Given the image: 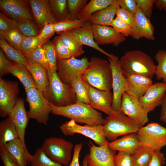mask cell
<instances>
[{
  "label": "cell",
  "instance_id": "obj_13",
  "mask_svg": "<svg viewBox=\"0 0 166 166\" xmlns=\"http://www.w3.org/2000/svg\"><path fill=\"white\" fill-rule=\"evenodd\" d=\"M18 84L0 78V115L2 117H8L18 98Z\"/></svg>",
  "mask_w": 166,
  "mask_h": 166
},
{
  "label": "cell",
  "instance_id": "obj_27",
  "mask_svg": "<svg viewBox=\"0 0 166 166\" xmlns=\"http://www.w3.org/2000/svg\"><path fill=\"white\" fill-rule=\"evenodd\" d=\"M120 7L116 0L113 4L93 14L89 18V22L92 25L110 26Z\"/></svg>",
  "mask_w": 166,
  "mask_h": 166
},
{
  "label": "cell",
  "instance_id": "obj_35",
  "mask_svg": "<svg viewBox=\"0 0 166 166\" xmlns=\"http://www.w3.org/2000/svg\"><path fill=\"white\" fill-rule=\"evenodd\" d=\"M154 58L157 63L155 73L156 79L158 80H162L163 82L166 83V50H158Z\"/></svg>",
  "mask_w": 166,
  "mask_h": 166
},
{
  "label": "cell",
  "instance_id": "obj_59",
  "mask_svg": "<svg viewBox=\"0 0 166 166\" xmlns=\"http://www.w3.org/2000/svg\"><path fill=\"white\" fill-rule=\"evenodd\" d=\"M81 166H88L87 160L85 157L82 161Z\"/></svg>",
  "mask_w": 166,
  "mask_h": 166
},
{
  "label": "cell",
  "instance_id": "obj_25",
  "mask_svg": "<svg viewBox=\"0 0 166 166\" xmlns=\"http://www.w3.org/2000/svg\"><path fill=\"white\" fill-rule=\"evenodd\" d=\"M26 66L31 75L37 89L45 97L49 85L47 69L37 63L29 62Z\"/></svg>",
  "mask_w": 166,
  "mask_h": 166
},
{
  "label": "cell",
  "instance_id": "obj_41",
  "mask_svg": "<svg viewBox=\"0 0 166 166\" xmlns=\"http://www.w3.org/2000/svg\"><path fill=\"white\" fill-rule=\"evenodd\" d=\"M85 22L78 19H66L57 21L54 23L55 32L57 34L69 31L82 26Z\"/></svg>",
  "mask_w": 166,
  "mask_h": 166
},
{
  "label": "cell",
  "instance_id": "obj_26",
  "mask_svg": "<svg viewBox=\"0 0 166 166\" xmlns=\"http://www.w3.org/2000/svg\"><path fill=\"white\" fill-rule=\"evenodd\" d=\"M2 146L20 166H27L29 164V159L32 155L29 153L26 147L19 138Z\"/></svg>",
  "mask_w": 166,
  "mask_h": 166
},
{
  "label": "cell",
  "instance_id": "obj_36",
  "mask_svg": "<svg viewBox=\"0 0 166 166\" xmlns=\"http://www.w3.org/2000/svg\"><path fill=\"white\" fill-rule=\"evenodd\" d=\"M49 2L54 17L57 21L67 19V0H49Z\"/></svg>",
  "mask_w": 166,
  "mask_h": 166
},
{
  "label": "cell",
  "instance_id": "obj_44",
  "mask_svg": "<svg viewBox=\"0 0 166 166\" xmlns=\"http://www.w3.org/2000/svg\"><path fill=\"white\" fill-rule=\"evenodd\" d=\"M57 60H62L74 57L69 50L62 43L58 36L55 37L52 41Z\"/></svg>",
  "mask_w": 166,
  "mask_h": 166
},
{
  "label": "cell",
  "instance_id": "obj_33",
  "mask_svg": "<svg viewBox=\"0 0 166 166\" xmlns=\"http://www.w3.org/2000/svg\"><path fill=\"white\" fill-rule=\"evenodd\" d=\"M0 47L6 56L14 62L25 65L29 63L21 52L11 46L1 37H0Z\"/></svg>",
  "mask_w": 166,
  "mask_h": 166
},
{
  "label": "cell",
  "instance_id": "obj_16",
  "mask_svg": "<svg viewBox=\"0 0 166 166\" xmlns=\"http://www.w3.org/2000/svg\"><path fill=\"white\" fill-rule=\"evenodd\" d=\"M166 94V83L157 82L152 84L148 87L139 101L148 113L161 105Z\"/></svg>",
  "mask_w": 166,
  "mask_h": 166
},
{
  "label": "cell",
  "instance_id": "obj_55",
  "mask_svg": "<svg viewBox=\"0 0 166 166\" xmlns=\"http://www.w3.org/2000/svg\"><path fill=\"white\" fill-rule=\"evenodd\" d=\"M120 7L134 14L138 7L136 0H117Z\"/></svg>",
  "mask_w": 166,
  "mask_h": 166
},
{
  "label": "cell",
  "instance_id": "obj_40",
  "mask_svg": "<svg viewBox=\"0 0 166 166\" xmlns=\"http://www.w3.org/2000/svg\"><path fill=\"white\" fill-rule=\"evenodd\" d=\"M24 55L29 62L40 64L47 69L49 68V63L42 46L39 47Z\"/></svg>",
  "mask_w": 166,
  "mask_h": 166
},
{
  "label": "cell",
  "instance_id": "obj_54",
  "mask_svg": "<svg viewBox=\"0 0 166 166\" xmlns=\"http://www.w3.org/2000/svg\"><path fill=\"white\" fill-rule=\"evenodd\" d=\"M54 23H46L40 32L38 36L42 39L49 40L55 32Z\"/></svg>",
  "mask_w": 166,
  "mask_h": 166
},
{
  "label": "cell",
  "instance_id": "obj_24",
  "mask_svg": "<svg viewBox=\"0 0 166 166\" xmlns=\"http://www.w3.org/2000/svg\"><path fill=\"white\" fill-rule=\"evenodd\" d=\"M108 146L111 150L122 152L131 155L140 146L136 133L128 134L121 137L108 142Z\"/></svg>",
  "mask_w": 166,
  "mask_h": 166
},
{
  "label": "cell",
  "instance_id": "obj_15",
  "mask_svg": "<svg viewBox=\"0 0 166 166\" xmlns=\"http://www.w3.org/2000/svg\"><path fill=\"white\" fill-rule=\"evenodd\" d=\"M108 142L103 145L97 146L89 142V152L85 156L88 166H115L116 151L109 147Z\"/></svg>",
  "mask_w": 166,
  "mask_h": 166
},
{
  "label": "cell",
  "instance_id": "obj_19",
  "mask_svg": "<svg viewBox=\"0 0 166 166\" xmlns=\"http://www.w3.org/2000/svg\"><path fill=\"white\" fill-rule=\"evenodd\" d=\"M8 117L14 125L18 132L19 138L26 147L25 135L29 119L23 99L18 98Z\"/></svg>",
  "mask_w": 166,
  "mask_h": 166
},
{
  "label": "cell",
  "instance_id": "obj_22",
  "mask_svg": "<svg viewBox=\"0 0 166 166\" xmlns=\"http://www.w3.org/2000/svg\"><path fill=\"white\" fill-rule=\"evenodd\" d=\"M136 25L132 28L131 37L136 40L144 38L154 40V27L148 18L138 7L135 14Z\"/></svg>",
  "mask_w": 166,
  "mask_h": 166
},
{
  "label": "cell",
  "instance_id": "obj_11",
  "mask_svg": "<svg viewBox=\"0 0 166 166\" xmlns=\"http://www.w3.org/2000/svg\"><path fill=\"white\" fill-rule=\"evenodd\" d=\"M89 64L88 59L86 57L77 59L72 57L67 59L57 60V73L63 83L70 84L74 78L82 76Z\"/></svg>",
  "mask_w": 166,
  "mask_h": 166
},
{
  "label": "cell",
  "instance_id": "obj_23",
  "mask_svg": "<svg viewBox=\"0 0 166 166\" xmlns=\"http://www.w3.org/2000/svg\"><path fill=\"white\" fill-rule=\"evenodd\" d=\"M126 78L127 85L125 92L139 99L153 84L152 79L142 75L131 74Z\"/></svg>",
  "mask_w": 166,
  "mask_h": 166
},
{
  "label": "cell",
  "instance_id": "obj_56",
  "mask_svg": "<svg viewBox=\"0 0 166 166\" xmlns=\"http://www.w3.org/2000/svg\"><path fill=\"white\" fill-rule=\"evenodd\" d=\"M82 146V143L77 144L75 145L71 160L67 166H80L79 162V158Z\"/></svg>",
  "mask_w": 166,
  "mask_h": 166
},
{
  "label": "cell",
  "instance_id": "obj_52",
  "mask_svg": "<svg viewBox=\"0 0 166 166\" xmlns=\"http://www.w3.org/2000/svg\"><path fill=\"white\" fill-rule=\"evenodd\" d=\"M0 156L4 166H20L2 146H0Z\"/></svg>",
  "mask_w": 166,
  "mask_h": 166
},
{
  "label": "cell",
  "instance_id": "obj_50",
  "mask_svg": "<svg viewBox=\"0 0 166 166\" xmlns=\"http://www.w3.org/2000/svg\"><path fill=\"white\" fill-rule=\"evenodd\" d=\"M17 22L0 13V33L17 28Z\"/></svg>",
  "mask_w": 166,
  "mask_h": 166
},
{
  "label": "cell",
  "instance_id": "obj_20",
  "mask_svg": "<svg viewBox=\"0 0 166 166\" xmlns=\"http://www.w3.org/2000/svg\"><path fill=\"white\" fill-rule=\"evenodd\" d=\"M36 22L42 29L46 23H55L57 21L52 12L49 0H28Z\"/></svg>",
  "mask_w": 166,
  "mask_h": 166
},
{
  "label": "cell",
  "instance_id": "obj_28",
  "mask_svg": "<svg viewBox=\"0 0 166 166\" xmlns=\"http://www.w3.org/2000/svg\"><path fill=\"white\" fill-rule=\"evenodd\" d=\"M116 0H91L88 2L77 15L76 19L89 22L94 13L104 9L115 2Z\"/></svg>",
  "mask_w": 166,
  "mask_h": 166
},
{
  "label": "cell",
  "instance_id": "obj_47",
  "mask_svg": "<svg viewBox=\"0 0 166 166\" xmlns=\"http://www.w3.org/2000/svg\"><path fill=\"white\" fill-rule=\"evenodd\" d=\"M116 16L121 19L132 28L136 25L135 14L124 9L120 7L118 8L116 11Z\"/></svg>",
  "mask_w": 166,
  "mask_h": 166
},
{
  "label": "cell",
  "instance_id": "obj_18",
  "mask_svg": "<svg viewBox=\"0 0 166 166\" xmlns=\"http://www.w3.org/2000/svg\"><path fill=\"white\" fill-rule=\"evenodd\" d=\"M94 39L99 45L111 44L117 46L125 41L126 37L111 26L92 25Z\"/></svg>",
  "mask_w": 166,
  "mask_h": 166
},
{
  "label": "cell",
  "instance_id": "obj_57",
  "mask_svg": "<svg viewBox=\"0 0 166 166\" xmlns=\"http://www.w3.org/2000/svg\"><path fill=\"white\" fill-rule=\"evenodd\" d=\"M160 120L166 124V94L160 105Z\"/></svg>",
  "mask_w": 166,
  "mask_h": 166
},
{
  "label": "cell",
  "instance_id": "obj_2",
  "mask_svg": "<svg viewBox=\"0 0 166 166\" xmlns=\"http://www.w3.org/2000/svg\"><path fill=\"white\" fill-rule=\"evenodd\" d=\"M52 113L73 120L76 123L89 125H102L105 118L102 114L89 105L77 101L71 105L57 106L51 103Z\"/></svg>",
  "mask_w": 166,
  "mask_h": 166
},
{
  "label": "cell",
  "instance_id": "obj_51",
  "mask_svg": "<svg viewBox=\"0 0 166 166\" xmlns=\"http://www.w3.org/2000/svg\"><path fill=\"white\" fill-rule=\"evenodd\" d=\"M165 162L164 155L160 151H153L148 166H163Z\"/></svg>",
  "mask_w": 166,
  "mask_h": 166
},
{
  "label": "cell",
  "instance_id": "obj_7",
  "mask_svg": "<svg viewBox=\"0 0 166 166\" xmlns=\"http://www.w3.org/2000/svg\"><path fill=\"white\" fill-rule=\"evenodd\" d=\"M41 148L52 160L67 166L71 160L74 146L72 142L63 138L50 137L44 141Z\"/></svg>",
  "mask_w": 166,
  "mask_h": 166
},
{
  "label": "cell",
  "instance_id": "obj_43",
  "mask_svg": "<svg viewBox=\"0 0 166 166\" xmlns=\"http://www.w3.org/2000/svg\"><path fill=\"white\" fill-rule=\"evenodd\" d=\"M87 0H68V9L67 19L73 20L88 2Z\"/></svg>",
  "mask_w": 166,
  "mask_h": 166
},
{
  "label": "cell",
  "instance_id": "obj_14",
  "mask_svg": "<svg viewBox=\"0 0 166 166\" xmlns=\"http://www.w3.org/2000/svg\"><path fill=\"white\" fill-rule=\"evenodd\" d=\"M120 110L141 127L148 121V113L140 104L139 99L126 92L122 97Z\"/></svg>",
  "mask_w": 166,
  "mask_h": 166
},
{
  "label": "cell",
  "instance_id": "obj_3",
  "mask_svg": "<svg viewBox=\"0 0 166 166\" xmlns=\"http://www.w3.org/2000/svg\"><path fill=\"white\" fill-rule=\"evenodd\" d=\"M81 77L88 84L97 89L111 91L112 89L111 69L109 61L106 60L92 57Z\"/></svg>",
  "mask_w": 166,
  "mask_h": 166
},
{
  "label": "cell",
  "instance_id": "obj_17",
  "mask_svg": "<svg viewBox=\"0 0 166 166\" xmlns=\"http://www.w3.org/2000/svg\"><path fill=\"white\" fill-rule=\"evenodd\" d=\"M89 105L106 114L111 115L114 111L112 108L113 95L111 91L97 89L89 85L88 91Z\"/></svg>",
  "mask_w": 166,
  "mask_h": 166
},
{
  "label": "cell",
  "instance_id": "obj_39",
  "mask_svg": "<svg viewBox=\"0 0 166 166\" xmlns=\"http://www.w3.org/2000/svg\"><path fill=\"white\" fill-rule=\"evenodd\" d=\"M49 40L41 38L38 36L34 37H25L20 46V52L23 55L42 46Z\"/></svg>",
  "mask_w": 166,
  "mask_h": 166
},
{
  "label": "cell",
  "instance_id": "obj_49",
  "mask_svg": "<svg viewBox=\"0 0 166 166\" xmlns=\"http://www.w3.org/2000/svg\"><path fill=\"white\" fill-rule=\"evenodd\" d=\"M115 166H133L130 155L122 152H118L114 159Z\"/></svg>",
  "mask_w": 166,
  "mask_h": 166
},
{
  "label": "cell",
  "instance_id": "obj_29",
  "mask_svg": "<svg viewBox=\"0 0 166 166\" xmlns=\"http://www.w3.org/2000/svg\"><path fill=\"white\" fill-rule=\"evenodd\" d=\"M9 73L19 79L25 89L31 88H37L25 65L14 62L9 69Z\"/></svg>",
  "mask_w": 166,
  "mask_h": 166
},
{
  "label": "cell",
  "instance_id": "obj_8",
  "mask_svg": "<svg viewBox=\"0 0 166 166\" xmlns=\"http://www.w3.org/2000/svg\"><path fill=\"white\" fill-rule=\"evenodd\" d=\"M136 133L142 147L155 151L166 146V127L157 122L140 127Z\"/></svg>",
  "mask_w": 166,
  "mask_h": 166
},
{
  "label": "cell",
  "instance_id": "obj_38",
  "mask_svg": "<svg viewBox=\"0 0 166 166\" xmlns=\"http://www.w3.org/2000/svg\"><path fill=\"white\" fill-rule=\"evenodd\" d=\"M3 38L12 47L20 51V46L25 36L17 28L0 33Z\"/></svg>",
  "mask_w": 166,
  "mask_h": 166
},
{
  "label": "cell",
  "instance_id": "obj_12",
  "mask_svg": "<svg viewBox=\"0 0 166 166\" xmlns=\"http://www.w3.org/2000/svg\"><path fill=\"white\" fill-rule=\"evenodd\" d=\"M111 69L113 100L112 108L114 111L120 110L122 97L125 92L127 81L122 71L119 60L108 57Z\"/></svg>",
  "mask_w": 166,
  "mask_h": 166
},
{
  "label": "cell",
  "instance_id": "obj_46",
  "mask_svg": "<svg viewBox=\"0 0 166 166\" xmlns=\"http://www.w3.org/2000/svg\"><path fill=\"white\" fill-rule=\"evenodd\" d=\"M110 26L125 37L132 36V28L117 16L114 18Z\"/></svg>",
  "mask_w": 166,
  "mask_h": 166
},
{
  "label": "cell",
  "instance_id": "obj_4",
  "mask_svg": "<svg viewBox=\"0 0 166 166\" xmlns=\"http://www.w3.org/2000/svg\"><path fill=\"white\" fill-rule=\"evenodd\" d=\"M49 85L45 98L53 105L63 107L71 105L77 101L75 93L70 84L63 83L57 70L47 69Z\"/></svg>",
  "mask_w": 166,
  "mask_h": 166
},
{
  "label": "cell",
  "instance_id": "obj_21",
  "mask_svg": "<svg viewBox=\"0 0 166 166\" xmlns=\"http://www.w3.org/2000/svg\"><path fill=\"white\" fill-rule=\"evenodd\" d=\"M83 45L90 47L109 57L118 59L116 56L109 53L101 48L95 41L92 24L86 22L81 26L69 31Z\"/></svg>",
  "mask_w": 166,
  "mask_h": 166
},
{
  "label": "cell",
  "instance_id": "obj_48",
  "mask_svg": "<svg viewBox=\"0 0 166 166\" xmlns=\"http://www.w3.org/2000/svg\"><path fill=\"white\" fill-rule=\"evenodd\" d=\"M155 1V0H136L138 7L149 19L152 14Z\"/></svg>",
  "mask_w": 166,
  "mask_h": 166
},
{
  "label": "cell",
  "instance_id": "obj_32",
  "mask_svg": "<svg viewBox=\"0 0 166 166\" xmlns=\"http://www.w3.org/2000/svg\"><path fill=\"white\" fill-rule=\"evenodd\" d=\"M70 84L75 93L77 101L89 105V84L83 80L81 76L74 78Z\"/></svg>",
  "mask_w": 166,
  "mask_h": 166
},
{
  "label": "cell",
  "instance_id": "obj_10",
  "mask_svg": "<svg viewBox=\"0 0 166 166\" xmlns=\"http://www.w3.org/2000/svg\"><path fill=\"white\" fill-rule=\"evenodd\" d=\"M0 8L2 13L18 22H36L28 0H0Z\"/></svg>",
  "mask_w": 166,
  "mask_h": 166
},
{
  "label": "cell",
  "instance_id": "obj_53",
  "mask_svg": "<svg viewBox=\"0 0 166 166\" xmlns=\"http://www.w3.org/2000/svg\"><path fill=\"white\" fill-rule=\"evenodd\" d=\"M12 62L9 61L5 56L2 50L0 49V76L2 77L6 74L9 73V69Z\"/></svg>",
  "mask_w": 166,
  "mask_h": 166
},
{
  "label": "cell",
  "instance_id": "obj_5",
  "mask_svg": "<svg viewBox=\"0 0 166 166\" xmlns=\"http://www.w3.org/2000/svg\"><path fill=\"white\" fill-rule=\"evenodd\" d=\"M102 125L107 139L111 141L121 136L136 133L141 127L120 110L106 117Z\"/></svg>",
  "mask_w": 166,
  "mask_h": 166
},
{
  "label": "cell",
  "instance_id": "obj_37",
  "mask_svg": "<svg viewBox=\"0 0 166 166\" xmlns=\"http://www.w3.org/2000/svg\"><path fill=\"white\" fill-rule=\"evenodd\" d=\"M153 151L141 146L131 155L133 166H148Z\"/></svg>",
  "mask_w": 166,
  "mask_h": 166
},
{
  "label": "cell",
  "instance_id": "obj_9",
  "mask_svg": "<svg viewBox=\"0 0 166 166\" xmlns=\"http://www.w3.org/2000/svg\"><path fill=\"white\" fill-rule=\"evenodd\" d=\"M59 128L65 136H73L75 134H79L90 138L99 146L105 144L108 141L102 125H81L70 120L63 123Z\"/></svg>",
  "mask_w": 166,
  "mask_h": 166
},
{
  "label": "cell",
  "instance_id": "obj_31",
  "mask_svg": "<svg viewBox=\"0 0 166 166\" xmlns=\"http://www.w3.org/2000/svg\"><path fill=\"white\" fill-rule=\"evenodd\" d=\"M16 129L8 117L0 123V145L3 146L7 143L18 138Z\"/></svg>",
  "mask_w": 166,
  "mask_h": 166
},
{
  "label": "cell",
  "instance_id": "obj_45",
  "mask_svg": "<svg viewBox=\"0 0 166 166\" xmlns=\"http://www.w3.org/2000/svg\"><path fill=\"white\" fill-rule=\"evenodd\" d=\"M48 60L49 68L57 70V58L54 45L52 41H49L42 46Z\"/></svg>",
  "mask_w": 166,
  "mask_h": 166
},
{
  "label": "cell",
  "instance_id": "obj_1",
  "mask_svg": "<svg viewBox=\"0 0 166 166\" xmlns=\"http://www.w3.org/2000/svg\"><path fill=\"white\" fill-rule=\"evenodd\" d=\"M123 73L126 78L131 74L138 75L152 79L156 65L148 55L140 50L126 52L119 60Z\"/></svg>",
  "mask_w": 166,
  "mask_h": 166
},
{
  "label": "cell",
  "instance_id": "obj_34",
  "mask_svg": "<svg viewBox=\"0 0 166 166\" xmlns=\"http://www.w3.org/2000/svg\"><path fill=\"white\" fill-rule=\"evenodd\" d=\"M30 166H63L50 159L41 148H37L29 160Z\"/></svg>",
  "mask_w": 166,
  "mask_h": 166
},
{
  "label": "cell",
  "instance_id": "obj_58",
  "mask_svg": "<svg viewBox=\"0 0 166 166\" xmlns=\"http://www.w3.org/2000/svg\"><path fill=\"white\" fill-rule=\"evenodd\" d=\"M154 4L157 9L166 11V0H155Z\"/></svg>",
  "mask_w": 166,
  "mask_h": 166
},
{
  "label": "cell",
  "instance_id": "obj_6",
  "mask_svg": "<svg viewBox=\"0 0 166 166\" xmlns=\"http://www.w3.org/2000/svg\"><path fill=\"white\" fill-rule=\"evenodd\" d=\"M26 101L29 105L27 112L29 119H33L40 124L46 125L49 114L52 112L51 103L37 88L25 89Z\"/></svg>",
  "mask_w": 166,
  "mask_h": 166
},
{
  "label": "cell",
  "instance_id": "obj_30",
  "mask_svg": "<svg viewBox=\"0 0 166 166\" xmlns=\"http://www.w3.org/2000/svg\"><path fill=\"white\" fill-rule=\"evenodd\" d=\"M58 34L62 43L71 52L74 57H79L84 53L83 45L70 31L62 32Z\"/></svg>",
  "mask_w": 166,
  "mask_h": 166
},
{
  "label": "cell",
  "instance_id": "obj_42",
  "mask_svg": "<svg viewBox=\"0 0 166 166\" xmlns=\"http://www.w3.org/2000/svg\"><path fill=\"white\" fill-rule=\"evenodd\" d=\"M38 28L36 22H17V28L26 37L38 36L40 33L38 31Z\"/></svg>",
  "mask_w": 166,
  "mask_h": 166
}]
</instances>
